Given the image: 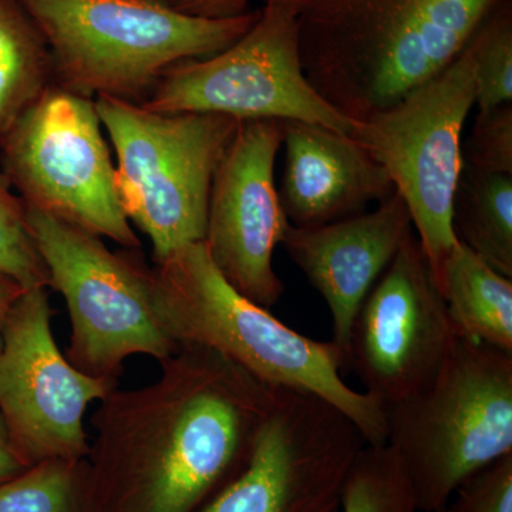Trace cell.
Instances as JSON below:
<instances>
[{"mask_svg":"<svg viewBox=\"0 0 512 512\" xmlns=\"http://www.w3.org/2000/svg\"><path fill=\"white\" fill-rule=\"evenodd\" d=\"M154 382L93 414V512H200L239 476L278 397L227 357L181 346Z\"/></svg>","mask_w":512,"mask_h":512,"instance_id":"1","label":"cell"},{"mask_svg":"<svg viewBox=\"0 0 512 512\" xmlns=\"http://www.w3.org/2000/svg\"><path fill=\"white\" fill-rule=\"evenodd\" d=\"M306 79L365 121L447 69L505 0H296Z\"/></svg>","mask_w":512,"mask_h":512,"instance_id":"2","label":"cell"},{"mask_svg":"<svg viewBox=\"0 0 512 512\" xmlns=\"http://www.w3.org/2000/svg\"><path fill=\"white\" fill-rule=\"evenodd\" d=\"M153 269L158 313L178 348L214 350L268 386L315 394L348 416L367 446L386 444L383 407L345 382L342 350L296 332L235 291L204 242L177 249Z\"/></svg>","mask_w":512,"mask_h":512,"instance_id":"3","label":"cell"},{"mask_svg":"<svg viewBox=\"0 0 512 512\" xmlns=\"http://www.w3.org/2000/svg\"><path fill=\"white\" fill-rule=\"evenodd\" d=\"M45 39L53 83L97 99L143 104L163 74L245 35L259 16L201 18L156 0H16Z\"/></svg>","mask_w":512,"mask_h":512,"instance_id":"4","label":"cell"},{"mask_svg":"<svg viewBox=\"0 0 512 512\" xmlns=\"http://www.w3.org/2000/svg\"><path fill=\"white\" fill-rule=\"evenodd\" d=\"M383 412L417 508L439 511L471 474L512 453V353L457 336L433 379Z\"/></svg>","mask_w":512,"mask_h":512,"instance_id":"5","label":"cell"},{"mask_svg":"<svg viewBox=\"0 0 512 512\" xmlns=\"http://www.w3.org/2000/svg\"><path fill=\"white\" fill-rule=\"evenodd\" d=\"M26 217L49 286L66 301L64 355L76 369L119 382L128 357L160 363L180 349L158 313L156 275L140 249L110 251L99 235L35 208L26 207Z\"/></svg>","mask_w":512,"mask_h":512,"instance_id":"6","label":"cell"},{"mask_svg":"<svg viewBox=\"0 0 512 512\" xmlns=\"http://www.w3.org/2000/svg\"><path fill=\"white\" fill-rule=\"evenodd\" d=\"M94 101L116 151L121 202L150 238L154 264L204 242L212 181L241 120L158 113L106 96Z\"/></svg>","mask_w":512,"mask_h":512,"instance_id":"7","label":"cell"},{"mask_svg":"<svg viewBox=\"0 0 512 512\" xmlns=\"http://www.w3.org/2000/svg\"><path fill=\"white\" fill-rule=\"evenodd\" d=\"M0 164L26 207L141 248L94 99L52 84L0 138Z\"/></svg>","mask_w":512,"mask_h":512,"instance_id":"8","label":"cell"},{"mask_svg":"<svg viewBox=\"0 0 512 512\" xmlns=\"http://www.w3.org/2000/svg\"><path fill=\"white\" fill-rule=\"evenodd\" d=\"M474 106L476 72L467 45L429 82L359 121L353 136L386 170L407 205L436 281L460 244L453 229V200L464 164L461 136Z\"/></svg>","mask_w":512,"mask_h":512,"instance_id":"9","label":"cell"},{"mask_svg":"<svg viewBox=\"0 0 512 512\" xmlns=\"http://www.w3.org/2000/svg\"><path fill=\"white\" fill-rule=\"evenodd\" d=\"M141 106L241 121H303L352 137L359 126L326 103L306 79L296 0H266L237 42L217 55L175 64Z\"/></svg>","mask_w":512,"mask_h":512,"instance_id":"10","label":"cell"},{"mask_svg":"<svg viewBox=\"0 0 512 512\" xmlns=\"http://www.w3.org/2000/svg\"><path fill=\"white\" fill-rule=\"evenodd\" d=\"M47 288L25 289L13 303L0 346V417L28 466L86 460L84 414L119 386L80 372L60 352Z\"/></svg>","mask_w":512,"mask_h":512,"instance_id":"11","label":"cell"},{"mask_svg":"<svg viewBox=\"0 0 512 512\" xmlns=\"http://www.w3.org/2000/svg\"><path fill=\"white\" fill-rule=\"evenodd\" d=\"M365 446L332 404L279 389L247 466L200 512H340L346 477Z\"/></svg>","mask_w":512,"mask_h":512,"instance_id":"12","label":"cell"},{"mask_svg":"<svg viewBox=\"0 0 512 512\" xmlns=\"http://www.w3.org/2000/svg\"><path fill=\"white\" fill-rule=\"evenodd\" d=\"M457 338L414 229L367 293L350 329L346 367L380 406L433 379Z\"/></svg>","mask_w":512,"mask_h":512,"instance_id":"13","label":"cell"},{"mask_svg":"<svg viewBox=\"0 0 512 512\" xmlns=\"http://www.w3.org/2000/svg\"><path fill=\"white\" fill-rule=\"evenodd\" d=\"M282 138V121H241L212 181L204 238L228 284L266 309L284 295L274 252L291 227L275 181Z\"/></svg>","mask_w":512,"mask_h":512,"instance_id":"14","label":"cell"},{"mask_svg":"<svg viewBox=\"0 0 512 512\" xmlns=\"http://www.w3.org/2000/svg\"><path fill=\"white\" fill-rule=\"evenodd\" d=\"M412 231V217L396 191L375 210L286 231L281 245L328 303L332 342L345 359L356 313Z\"/></svg>","mask_w":512,"mask_h":512,"instance_id":"15","label":"cell"},{"mask_svg":"<svg viewBox=\"0 0 512 512\" xmlns=\"http://www.w3.org/2000/svg\"><path fill=\"white\" fill-rule=\"evenodd\" d=\"M282 134L278 194L292 227L355 217L394 194L389 174L355 137L303 121H282Z\"/></svg>","mask_w":512,"mask_h":512,"instance_id":"16","label":"cell"},{"mask_svg":"<svg viewBox=\"0 0 512 512\" xmlns=\"http://www.w3.org/2000/svg\"><path fill=\"white\" fill-rule=\"evenodd\" d=\"M460 338L512 353V279L458 244L437 279Z\"/></svg>","mask_w":512,"mask_h":512,"instance_id":"17","label":"cell"},{"mask_svg":"<svg viewBox=\"0 0 512 512\" xmlns=\"http://www.w3.org/2000/svg\"><path fill=\"white\" fill-rule=\"evenodd\" d=\"M453 229L460 244L512 279V175L463 164L454 192Z\"/></svg>","mask_w":512,"mask_h":512,"instance_id":"18","label":"cell"},{"mask_svg":"<svg viewBox=\"0 0 512 512\" xmlns=\"http://www.w3.org/2000/svg\"><path fill=\"white\" fill-rule=\"evenodd\" d=\"M52 84L45 39L16 0H0V138Z\"/></svg>","mask_w":512,"mask_h":512,"instance_id":"19","label":"cell"},{"mask_svg":"<svg viewBox=\"0 0 512 512\" xmlns=\"http://www.w3.org/2000/svg\"><path fill=\"white\" fill-rule=\"evenodd\" d=\"M0 512H93L86 460H46L0 483Z\"/></svg>","mask_w":512,"mask_h":512,"instance_id":"20","label":"cell"},{"mask_svg":"<svg viewBox=\"0 0 512 512\" xmlns=\"http://www.w3.org/2000/svg\"><path fill=\"white\" fill-rule=\"evenodd\" d=\"M340 512H420L399 454L390 444L366 446L350 467Z\"/></svg>","mask_w":512,"mask_h":512,"instance_id":"21","label":"cell"},{"mask_svg":"<svg viewBox=\"0 0 512 512\" xmlns=\"http://www.w3.org/2000/svg\"><path fill=\"white\" fill-rule=\"evenodd\" d=\"M476 72V106L487 113L512 103V2L505 0L468 42Z\"/></svg>","mask_w":512,"mask_h":512,"instance_id":"22","label":"cell"},{"mask_svg":"<svg viewBox=\"0 0 512 512\" xmlns=\"http://www.w3.org/2000/svg\"><path fill=\"white\" fill-rule=\"evenodd\" d=\"M0 274L23 289L49 288V274L29 231L26 207L0 171Z\"/></svg>","mask_w":512,"mask_h":512,"instance_id":"23","label":"cell"},{"mask_svg":"<svg viewBox=\"0 0 512 512\" xmlns=\"http://www.w3.org/2000/svg\"><path fill=\"white\" fill-rule=\"evenodd\" d=\"M463 161L485 173L512 175V103L477 114Z\"/></svg>","mask_w":512,"mask_h":512,"instance_id":"24","label":"cell"},{"mask_svg":"<svg viewBox=\"0 0 512 512\" xmlns=\"http://www.w3.org/2000/svg\"><path fill=\"white\" fill-rule=\"evenodd\" d=\"M444 512H512V453L458 485Z\"/></svg>","mask_w":512,"mask_h":512,"instance_id":"25","label":"cell"},{"mask_svg":"<svg viewBox=\"0 0 512 512\" xmlns=\"http://www.w3.org/2000/svg\"><path fill=\"white\" fill-rule=\"evenodd\" d=\"M170 8L201 18H232L248 12L249 0H156Z\"/></svg>","mask_w":512,"mask_h":512,"instance_id":"26","label":"cell"},{"mask_svg":"<svg viewBox=\"0 0 512 512\" xmlns=\"http://www.w3.org/2000/svg\"><path fill=\"white\" fill-rule=\"evenodd\" d=\"M26 468H29L28 464L22 460L18 451L13 447L2 417H0V483L18 476Z\"/></svg>","mask_w":512,"mask_h":512,"instance_id":"27","label":"cell"},{"mask_svg":"<svg viewBox=\"0 0 512 512\" xmlns=\"http://www.w3.org/2000/svg\"><path fill=\"white\" fill-rule=\"evenodd\" d=\"M25 289L18 282L10 279L9 276L0 274V346H2L3 326L8 318L13 303L18 301Z\"/></svg>","mask_w":512,"mask_h":512,"instance_id":"28","label":"cell"},{"mask_svg":"<svg viewBox=\"0 0 512 512\" xmlns=\"http://www.w3.org/2000/svg\"><path fill=\"white\" fill-rule=\"evenodd\" d=\"M436 512H444V508H441V510L436 511Z\"/></svg>","mask_w":512,"mask_h":512,"instance_id":"29","label":"cell"}]
</instances>
